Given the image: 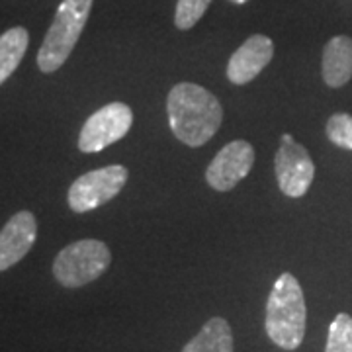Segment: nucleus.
<instances>
[{
  "label": "nucleus",
  "instance_id": "20e7f679",
  "mask_svg": "<svg viewBox=\"0 0 352 352\" xmlns=\"http://www.w3.org/2000/svg\"><path fill=\"white\" fill-rule=\"evenodd\" d=\"M112 263L106 243L96 239L75 241L55 256L53 276L65 288H82L100 278Z\"/></svg>",
  "mask_w": 352,
  "mask_h": 352
},
{
  "label": "nucleus",
  "instance_id": "6e6552de",
  "mask_svg": "<svg viewBox=\"0 0 352 352\" xmlns=\"http://www.w3.org/2000/svg\"><path fill=\"white\" fill-rule=\"evenodd\" d=\"M252 164H254V149L251 143L243 139L231 141L210 163L206 170V180L217 192H229L251 173Z\"/></svg>",
  "mask_w": 352,
  "mask_h": 352
},
{
  "label": "nucleus",
  "instance_id": "f3484780",
  "mask_svg": "<svg viewBox=\"0 0 352 352\" xmlns=\"http://www.w3.org/2000/svg\"><path fill=\"white\" fill-rule=\"evenodd\" d=\"M229 2H233V4H245V2H249V0H229Z\"/></svg>",
  "mask_w": 352,
  "mask_h": 352
},
{
  "label": "nucleus",
  "instance_id": "dca6fc26",
  "mask_svg": "<svg viewBox=\"0 0 352 352\" xmlns=\"http://www.w3.org/2000/svg\"><path fill=\"white\" fill-rule=\"evenodd\" d=\"M212 0H178L176 2L175 25L178 30H190L198 24Z\"/></svg>",
  "mask_w": 352,
  "mask_h": 352
},
{
  "label": "nucleus",
  "instance_id": "2eb2a0df",
  "mask_svg": "<svg viewBox=\"0 0 352 352\" xmlns=\"http://www.w3.org/2000/svg\"><path fill=\"white\" fill-rule=\"evenodd\" d=\"M329 141L340 149L352 151V116L351 113H333L325 126Z\"/></svg>",
  "mask_w": 352,
  "mask_h": 352
},
{
  "label": "nucleus",
  "instance_id": "f03ea898",
  "mask_svg": "<svg viewBox=\"0 0 352 352\" xmlns=\"http://www.w3.org/2000/svg\"><path fill=\"white\" fill-rule=\"evenodd\" d=\"M266 335L284 351L300 349L307 327V307L300 282L294 274H280L266 302Z\"/></svg>",
  "mask_w": 352,
  "mask_h": 352
},
{
  "label": "nucleus",
  "instance_id": "f257e3e1",
  "mask_svg": "<svg viewBox=\"0 0 352 352\" xmlns=\"http://www.w3.org/2000/svg\"><path fill=\"white\" fill-rule=\"evenodd\" d=\"M168 126L178 141L201 147L217 133L223 108L208 88L194 82H178L166 98Z\"/></svg>",
  "mask_w": 352,
  "mask_h": 352
},
{
  "label": "nucleus",
  "instance_id": "0eeeda50",
  "mask_svg": "<svg viewBox=\"0 0 352 352\" xmlns=\"http://www.w3.org/2000/svg\"><path fill=\"white\" fill-rule=\"evenodd\" d=\"M274 168L280 190L289 198H302L315 176V164L307 149L289 133L282 135V145L274 157Z\"/></svg>",
  "mask_w": 352,
  "mask_h": 352
},
{
  "label": "nucleus",
  "instance_id": "ddd939ff",
  "mask_svg": "<svg viewBox=\"0 0 352 352\" xmlns=\"http://www.w3.org/2000/svg\"><path fill=\"white\" fill-rule=\"evenodd\" d=\"M30 34L22 25L10 28L0 36V82H6L24 59Z\"/></svg>",
  "mask_w": 352,
  "mask_h": 352
},
{
  "label": "nucleus",
  "instance_id": "39448f33",
  "mask_svg": "<svg viewBox=\"0 0 352 352\" xmlns=\"http://www.w3.org/2000/svg\"><path fill=\"white\" fill-rule=\"evenodd\" d=\"M127 176L129 173L122 164H110L78 176L67 194L69 208L76 214H87L100 208L122 192V188L126 186Z\"/></svg>",
  "mask_w": 352,
  "mask_h": 352
},
{
  "label": "nucleus",
  "instance_id": "f8f14e48",
  "mask_svg": "<svg viewBox=\"0 0 352 352\" xmlns=\"http://www.w3.org/2000/svg\"><path fill=\"white\" fill-rule=\"evenodd\" d=\"M182 352H233V331L223 317H212Z\"/></svg>",
  "mask_w": 352,
  "mask_h": 352
},
{
  "label": "nucleus",
  "instance_id": "4468645a",
  "mask_svg": "<svg viewBox=\"0 0 352 352\" xmlns=\"http://www.w3.org/2000/svg\"><path fill=\"white\" fill-rule=\"evenodd\" d=\"M325 352H352V317L339 314L329 325Z\"/></svg>",
  "mask_w": 352,
  "mask_h": 352
},
{
  "label": "nucleus",
  "instance_id": "7ed1b4c3",
  "mask_svg": "<svg viewBox=\"0 0 352 352\" xmlns=\"http://www.w3.org/2000/svg\"><path fill=\"white\" fill-rule=\"evenodd\" d=\"M92 0H63L55 12L43 43L38 51V67L41 73H55L69 59L76 41L82 36Z\"/></svg>",
  "mask_w": 352,
  "mask_h": 352
},
{
  "label": "nucleus",
  "instance_id": "9b49d317",
  "mask_svg": "<svg viewBox=\"0 0 352 352\" xmlns=\"http://www.w3.org/2000/svg\"><path fill=\"white\" fill-rule=\"evenodd\" d=\"M323 80L331 88L344 87L352 78V39L349 36H335L329 39L321 61Z\"/></svg>",
  "mask_w": 352,
  "mask_h": 352
},
{
  "label": "nucleus",
  "instance_id": "9d476101",
  "mask_svg": "<svg viewBox=\"0 0 352 352\" xmlns=\"http://www.w3.org/2000/svg\"><path fill=\"white\" fill-rule=\"evenodd\" d=\"M274 57V43L268 36L254 34L235 51L227 63V78L233 85H247L261 75Z\"/></svg>",
  "mask_w": 352,
  "mask_h": 352
},
{
  "label": "nucleus",
  "instance_id": "1a4fd4ad",
  "mask_svg": "<svg viewBox=\"0 0 352 352\" xmlns=\"http://www.w3.org/2000/svg\"><path fill=\"white\" fill-rule=\"evenodd\" d=\"M38 239V219L32 212L14 214L0 233V270L18 264Z\"/></svg>",
  "mask_w": 352,
  "mask_h": 352
},
{
  "label": "nucleus",
  "instance_id": "423d86ee",
  "mask_svg": "<svg viewBox=\"0 0 352 352\" xmlns=\"http://www.w3.org/2000/svg\"><path fill=\"white\" fill-rule=\"evenodd\" d=\"M133 126V112L124 102H112L96 110L85 122L78 135V149L82 153H100L126 138Z\"/></svg>",
  "mask_w": 352,
  "mask_h": 352
}]
</instances>
